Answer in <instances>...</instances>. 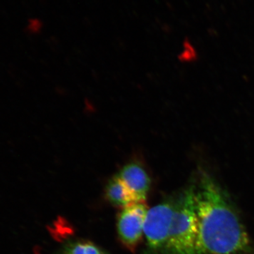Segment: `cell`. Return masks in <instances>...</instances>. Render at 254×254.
Listing matches in <instances>:
<instances>
[{
    "instance_id": "obj_1",
    "label": "cell",
    "mask_w": 254,
    "mask_h": 254,
    "mask_svg": "<svg viewBox=\"0 0 254 254\" xmlns=\"http://www.w3.org/2000/svg\"><path fill=\"white\" fill-rule=\"evenodd\" d=\"M200 239L208 254H247L252 242L236 210L220 185L201 171L194 185Z\"/></svg>"
},
{
    "instance_id": "obj_2",
    "label": "cell",
    "mask_w": 254,
    "mask_h": 254,
    "mask_svg": "<svg viewBox=\"0 0 254 254\" xmlns=\"http://www.w3.org/2000/svg\"><path fill=\"white\" fill-rule=\"evenodd\" d=\"M163 254H208L201 239L195 206L194 185L175 200V209Z\"/></svg>"
},
{
    "instance_id": "obj_3",
    "label": "cell",
    "mask_w": 254,
    "mask_h": 254,
    "mask_svg": "<svg viewBox=\"0 0 254 254\" xmlns=\"http://www.w3.org/2000/svg\"><path fill=\"white\" fill-rule=\"evenodd\" d=\"M175 209V200H167L148 210L143 235L151 253H163L168 242Z\"/></svg>"
},
{
    "instance_id": "obj_4",
    "label": "cell",
    "mask_w": 254,
    "mask_h": 254,
    "mask_svg": "<svg viewBox=\"0 0 254 254\" xmlns=\"http://www.w3.org/2000/svg\"><path fill=\"white\" fill-rule=\"evenodd\" d=\"M145 203H136L123 208L118 215V233L122 243L128 250H135L141 242L147 213Z\"/></svg>"
},
{
    "instance_id": "obj_5",
    "label": "cell",
    "mask_w": 254,
    "mask_h": 254,
    "mask_svg": "<svg viewBox=\"0 0 254 254\" xmlns=\"http://www.w3.org/2000/svg\"><path fill=\"white\" fill-rule=\"evenodd\" d=\"M117 175L131 190L138 203H145L151 180L141 163L137 161L130 162L125 165Z\"/></svg>"
},
{
    "instance_id": "obj_6",
    "label": "cell",
    "mask_w": 254,
    "mask_h": 254,
    "mask_svg": "<svg viewBox=\"0 0 254 254\" xmlns=\"http://www.w3.org/2000/svg\"><path fill=\"white\" fill-rule=\"evenodd\" d=\"M105 197L110 203L120 208H125L138 203L131 190L117 175L108 182L105 188Z\"/></svg>"
},
{
    "instance_id": "obj_7",
    "label": "cell",
    "mask_w": 254,
    "mask_h": 254,
    "mask_svg": "<svg viewBox=\"0 0 254 254\" xmlns=\"http://www.w3.org/2000/svg\"><path fill=\"white\" fill-rule=\"evenodd\" d=\"M102 252L91 242L78 240L68 243L64 249L63 254H101Z\"/></svg>"
},
{
    "instance_id": "obj_8",
    "label": "cell",
    "mask_w": 254,
    "mask_h": 254,
    "mask_svg": "<svg viewBox=\"0 0 254 254\" xmlns=\"http://www.w3.org/2000/svg\"><path fill=\"white\" fill-rule=\"evenodd\" d=\"M101 254H109L106 253V252H102Z\"/></svg>"
}]
</instances>
